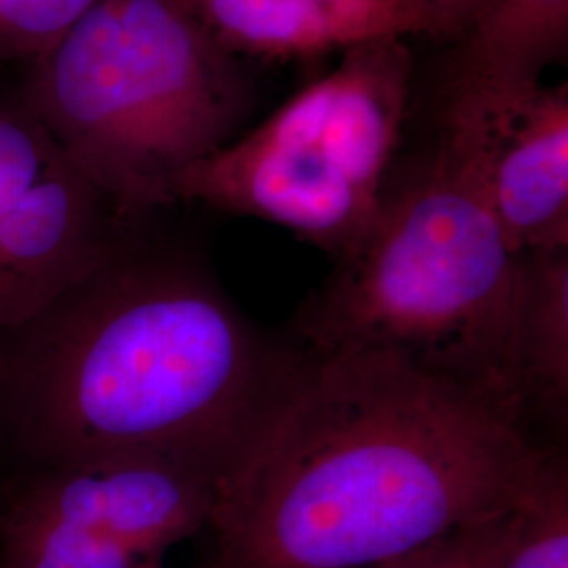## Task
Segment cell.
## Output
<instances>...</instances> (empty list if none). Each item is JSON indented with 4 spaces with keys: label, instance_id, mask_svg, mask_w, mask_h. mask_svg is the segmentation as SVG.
Here are the masks:
<instances>
[{
    "label": "cell",
    "instance_id": "cell-14",
    "mask_svg": "<svg viewBox=\"0 0 568 568\" xmlns=\"http://www.w3.org/2000/svg\"><path fill=\"white\" fill-rule=\"evenodd\" d=\"M518 509L457 530L426 548L375 568H501L518 525Z\"/></svg>",
    "mask_w": 568,
    "mask_h": 568
},
{
    "label": "cell",
    "instance_id": "cell-5",
    "mask_svg": "<svg viewBox=\"0 0 568 568\" xmlns=\"http://www.w3.org/2000/svg\"><path fill=\"white\" fill-rule=\"evenodd\" d=\"M406 39L363 42L321 81L187 166L175 203L283 225L335 262L365 241L398 159L413 100Z\"/></svg>",
    "mask_w": 568,
    "mask_h": 568
},
{
    "label": "cell",
    "instance_id": "cell-15",
    "mask_svg": "<svg viewBox=\"0 0 568 568\" xmlns=\"http://www.w3.org/2000/svg\"><path fill=\"white\" fill-rule=\"evenodd\" d=\"M419 9L426 18L434 21L440 32V39L457 41L471 18L476 16L483 0H406Z\"/></svg>",
    "mask_w": 568,
    "mask_h": 568
},
{
    "label": "cell",
    "instance_id": "cell-12",
    "mask_svg": "<svg viewBox=\"0 0 568 568\" xmlns=\"http://www.w3.org/2000/svg\"><path fill=\"white\" fill-rule=\"evenodd\" d=\"M501 568H568V476L558 453L518 509V525Z\"/></svg>",
    "mask_w": 568,
    "mask_h": 568
},
{
    "label": "cell",
    "instance_id": "cell-8",
    "mask_svg": "<svg viewBox=\"0 0 568 568\" xmlns=\"http://www.w3.org/2000/svg\"><path fill=\"white\" fill-rule=\"evenodd\" d=\"M457 98L483 112L488 203L511 248H568L567 82H539L499 102Z\"/></svg>",
    "mask_w": 568,
    "mask_h": 568
},
{
    "label": "cell",
    "instance_id": "cell-3",
    "mask_svg": "<svg viewBox=\"0 0 568 568\" xmlns=\"http://www.w3.org/2000/svg\"><path fill=\"white\" fill-rule=\"evenodd\" d=\"M530 255L508 243L485 182V119L440 95L429 142L394 164L365 241L297 316L305 349L389 352L530 426Z\"/></svg>",
    "mask_w": 568,
    "mask_h": 568
},
{
    "label": "cell",
    "instance_id": "cell-10",
    "mask_svg": "<svg viewBox=\"0 0 568 568\" xmlns=\"http://www.w3.org/2000/svg\"><path fill=\"white\" fill-rule=\"evenodd\" d=\"M455 42L445 91L508 100L567 58L568 0H483Z\"/></svg>",
    "mask_w": 568,
    "mask_h": 568
},
{
    "label": "cell",
    "instance_id": "cell-4",
    "mask_svg": "<svg viewBox=\"0 0 568 568\" xmlns=\"http://www.w3.org/2000/svg\"><path fill=\"white\" fill-rule=\"evenodd\" d=\"M21 89L131 220L171 206L178 175L239 138L255 103L243 58L182 0H100L23 68Z\"/></svg>",
    "mask_w": 568,
    "mask_h": 568
},
{
    "label": "cell",
    "instance_id": "cell-9",
    "mask_svg": "<svg viewBox=\"0 0 568 568\" xmlns=\"http://www.w3.org/2000/svg\"><path fill=\"white\" fill-rule=\"evenodd\" d=\"M230 53L295 60L379 39H440L406 0H182Z\"/></svg>",
    "mask_w": 568,
    "mask_h": 568
},
{
    "label": "cell",
    "instance_id": "cell-13",
    "mask_svg": "<svg viewBox=\"0 0 568 568\" xmlns=\"http://www.w3.org/2000/svg\"><path fill=\"white\" fill-rule=\"evenodd\" d=\"M100 0H0V72L23 70Z\"/></svg>",
    "mask_w": 568,
    "mask_h": 568
},
{
    "label": "cell",
    "instance_id": "cell-1",
    "mask_svg": "<svg viewBox=\"0 0 568 568\" xmlns=\"http://www.w3.org/2000/svg\"><path fill=\"white\" fill-rule=\"evenodd\" d=\"M558 450L396 354L291 352L213 480L211 568H375L508 516Z\"/></svg>",
    "mask_w": 568,
    "mask_h": 568
},
{
    "label": "cell",
    "instance_id": "cell-11",
    "mask_svg": "<svg viewBox=\"0 0 568 568\" xmlns=\"http://www.w3.org/2000/svg\"><path fill=\"white\" fill-rule=\"evenodd\" d=\"M527 382L530 415L565 422L568 398V248L530 253Z\"/></svg>",
    "mask_w": 568,
    "mask_h": 568
},
{
    "label": "cell",
    "instance_id": "cell-2",
    "mask_svg": "<svg viewBox=\"0 0 568 568\" xmlns=\"http://www.w3.org/2000/svg\"><path fill=\"white\" fill-rule=\"evenodd\" d=\"M288 354L140 222L0 335V448L16 467L152 459L215 480Z\"/></svg>",
    "mask_w": 568,
    "mask_h": 568
},
{
    "label": "cell",
    "instance_id": "cell-6",
    "mask_svg": "<svg viewBox=\"0 0 568 568\" xmlns=\"http://www.w3.org/2000/svg\"><path fill=\"white\" fill-rule=\"evenodd\" d=\"M0 568H148L209 525L213 478L152 459L16 467Z\"/></svg>",
    "mask_w": 568,
    "mask_h": 568
},
{
    "label": "cell",
    "instance_id": "cell-7",
    "mask_svg": "<svg viewBox=\"0 0 568 568\" xmlns=\"http://www.w3.org/2000/svg\"><path fill=\"white\" fill-rule=\"evenodd\" d=\"M21 77L0 72V335L79 283L143 222L68 159L26 102Z\"/></svg>",
    "mask_w": 568,
    "mask_h": 568
},
{
    "label": "cell",
    "instance_id": "cell-16",
    "mask_svg": "<svg viewBox=\"0 0 568 568\" xmlns=\"http://www.w3.org/2000/svg\"><path fill=\"white\" fill-rule=\"evenodd\" d=\"M148 568H161V562H159V565H152V567H148Z\"/></svg>",
    "mask_w": 568,
    "mask_h": 568
}]
</instances>
